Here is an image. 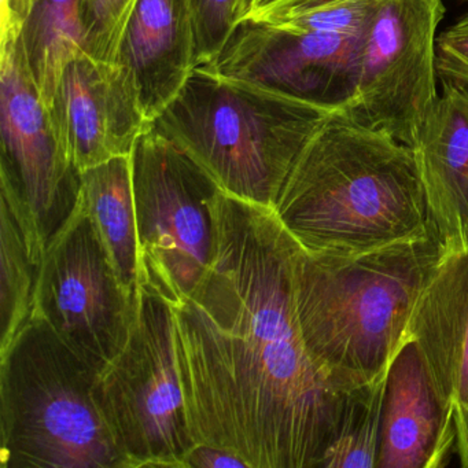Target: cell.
I'll list each match as a JSON object with an SVG mask.
<instances>
[{"mask_svg":"<svg viewBox=\"0 0 468 468\" xmlns=\"http://www.w3.org/2000/svg\"><path fill=\"white\" fill-rule=\"evenodd\" d=\"M457 2H468V0H457Z\"/></svg>","mask_w":468,"mask_h":468,"instance_id":"f1b7e54d","label":"cell"},{"mask_svg":"<svg viewBox=\"0 0 468 468\" xmlns=\"http://www.w3.org/2000/svg\"><path fill=\"white\" fill-rule=\"evenodd\" d=\"M45 253L28 207L0 180V352L31 319Z\"/></svg>","mask_w":468,"mask_h":468,"instance_id":"e0dca14e","label":"cell"},{"mask_svg":"<svg viewBox=\"0 0 468 468\" xmlns=\"http://www.w3.org/2000/svg\"><path fill=\"white\" fill-rule=\"evenodd\" d=\"M336 109L197 67L153 128L224 193L273 209L301 150Z\"/></svg>","mask_w":468,"mask_h":468,"instance_id":"277c9868","label":"cell"},{"mask_svg":"<svg viewBox=\"0 0 468 468\" xmlns=\"http://www.w3.org/2000/svg\"><path fill=\"white\" fill-rule=\"evenodd\" d=\"M136 0H83L84 48L98 61L119 64L120 46Z\"/></svg>","mask_w":468,"mask_h":468,"instance_id":"7402d4cb","label":"cell"},{"mask_svg":"<svg viewBox=\"0 0 468 468\" xmlns=\"http://www.w3.org/2000/svg\"><path fill=\"white\" fill-rule=\"evenodd\" d=\"M430 226L445 253L468 250V89L441 83L412 147Z\"/></svg>","mask_w":468,"mask_h":468,"instance_id":"5bb4252c","label":"cell"},{"mask_svg":"<svg viewBox=\"0 0 468 468\" xmlns=\"http://www.w3.org/2000/svg\"><path fill=\"white\" fill-rule=\"evenodd\" d=\"M388 369L347 391L338 431L320 468H378Z\"/></svg>","mask_w":468,"mask_h":468,"instance_id":"ffe728a7","label":"cell"},{"mask_svg":"<svg viewBox=\"0 0 468 468\" xmlns=\"http://www.w3.org/2000/svg\"><path fill=\"white\" fill-rule=\"evenodd\" d=\"M212 264L171 306L191 434L249 468H320L347 391L306 346L295 305L300 245L271 207L220 190Z\"/></svg>","mask_w":468,"mask_h":468,"instance_id":"6da1fadb","label":"cell"},{"mask_svg":"<svg viewBox=\"0 0 468 468\" xmlns=\"http://www.w3.org/2000/svg\"><path fill=\"white\" fill-rule=\"evenodd\" d=\"M94 393L125 468H185L197 442L180 382L174 314L146 284L139 283L127 342L97 375Z\"/></svg>","mask_w":468,"mask_h":468,"instance_id":"8992f818","label":"cell"},{"mask_svg":"<svg viewBox=\"0 0 468 468\" xmlns=\"http://www.w3.org/2000/svg\"><path fill=\"white\" fill-rule=\"evenodd\" d=\"M380 0H287L264 18L292 32L364 37Z\"/></svg>","mask_w":468,"mask_h":468,"instance_id":"44dd1931","label":"cell"},{"mask_svg":"<svg viewBox=\"0 0 468 468\" xmlns=\"http://www.w3.org/2000/svg\"><path fill=\"white\" fill-rule=\"evenodd\" d=\"M136 292L122 284L80 191L72 215L46 248L32 316L100 374L127 342Z\"/></svg>","mask_w":468,"mask_h":468,"instance_id":"ba28073f","label":"cell"},{"mask_svg":"<svg viewBox=\"0 0 468 468\" xmlns=\"http://www.w3.org/2000/svg\"><path fill=\"white\" fill-rule=\"evenodd\" d=\"M185 468H249L248 464L232 452L207 443H197L183 462Z\"/></svg>","mask_w":468,"mask_h":468,"instance_id":"d4e9b609","label":"cell"},{"mask_svg":"<svg viewBox=\"0 0 468 468\" xmlns=\"http://www.w3.org/2000/svg\"><path fill=\"white\" fill-rule=\"evenodd\" d=\"M139 283L171 306L183 303L212 264L218 239L216 180L154 128L131 153Z\"/></svg>","mask_w":468,"mask_h":468,"instance_id":"52a82bcc","label":"cell"},{"mask_svg":"<svg viewBox=\"0 0 468 468\" xmlns=\"http://www.w3.org/2000/svg\"><path fill=\"white\" fill-rule=\"evenodd\" d=\"M0 180L31 213L45 248L75 210L80 171L43 105L21 39L0 48Z\"/></svg>","mask_w":468,"mask_h":468,"instance_id":"30bf717a","label":"cell"},{"mask_svg":"<svg viewBox=\"0 0 468 468\" xmlns=\"http://www.w3.org/2000/svg\"><path fill=\"white\" fill-rule=\"evenodd\" d=\"M21 42L40 100L50 109L65 68L86 53L83 0H34Z\"/></svg>","mask_w":468,"mask_h":468,"instance_id":"d6986e66","label":"cell"},{"mask_svg":"<svg viewBox=\"0 0 468 468\" xmlns=\"http://www.w3.org/2000/svg\"><path fill=\"white\" fill-rule=\"evenodd\" d=\"M97 375L31 316L0 352V467L125 468L95 397Z\"/></svg>","mask_w":468,"mask_h":468,"instance_id":"5b68a950","label":"cell"},{"mask_svg":"<svg viewBox=\"0 0 468 468\" xmlns=\"http://www.w3.org/2000/svg\"><path fill=\"white\" fill-rule=\"evenodd\" d=\"M443 254L434 231L361 253H311L300 246L294 286L301 331L336 388L352 390L390 368Z\"/></svg>","mask_w":468,"mask_h":468,"instance_id":"3957f363","label":"cell"},{"mask_svg":"<svg viewBox=\"0 0 468 468\" xmlns=\"http://www.w3.org/2000/svg\"><path fill=\"white\" fill-rule=\"evenodd\" d=\"M119 64L135 84L147 122L154 124L197 68L191 0H136Z\"/></svg>","mask_w":468,"mask_h":468,"instance_id":"9a60e30c","label":"cell"},{"mask_svg":"<svg viewBox=\"0 0 468 468\" xmlns=\"http://www.w3.org/2000/svg\"><path fill=\"white\" fill-rule=\"evenodd\" d=\"M80 179L90 215L114 268L122 284L135 294L141 268L131 155L84 169Z\"/></svg>","mask_w":468,"mask_h":468,"instance_id":"ac0fdd59","label":"cell"},{"mask_svg":"<svg viewBox=\"0 0 468 468\" xmlns=\"http://www.w3.org/2000/svg\"><path fill=\"white\" fill-rule=\"evenodd\" d=\"M273 212L311 253H361L432 231L412 147L346 108L301 150Z\"/></svg>","mask_w":468,"mask_h":468,"instance_id":"7a4b0ae2","label":"cell"},{"mask_svg":"<svg viewBox=\"0 0 468 468\" xmlns=\"http://www.w3.org/2000/svg\"><path fill=\"white\" fill-rule=\"evenodd\" d=\"M408 335L443 401L468 405V250L443 254L413 309Z\"/></svg>","mask_w":468,"mask_h":468,"instance_id":"2e32d148","label":"cell"},{"mask_svg":"<svg viewBox=\"0 0 468 468\" xmlns=\"http://www.w3.org/2000/svg\"><path fill=\"white\" fill-rule=\"evenodd\" d=\"M456 454L454 405L443 401L412 339L388 369L378 468H440Z\"/></svg>","mask_w":468,"mask_h":468,"instance_id":"4fadbf2b","label":"cell"},{"mask_svg":"<svg viewBox=\"0 0 468 468\" xmlns=\"http://www.w3.org/2000/svg\"><path fill=\"white\" fill-rule=\"evenodd\" d=\"M48 113L68 157L80 172L131 155L139 138L153 127L127 69L87 53L65 68Z\"/></svg>","mask_w":468,"mask_h":468,"instance_id":"7c38bea8","label":"cell"},{"mask_svg":"<svg viewBox=\"0 0 468 468\" xmlns=\"http://www.w3.org/2000/svg\"><path fill=\"white\" fill-rule=\"evenodd\" d=\"M197 67L209 65L237 26L238 0H191Z\"/></svg>","mask_w":468,"mask_h":468,"instance_id":"603a6c76","label":"cell"},{"mask_svg":"<svg viewBox=\"0 0 468 468\" xmlns=\"http://www.w3.org/2000/svg\"><path fill=\"white\" fill-rule=\"evenodd\" d=\"M287 0H238L237 24L242 20H261Z\"/></svg>","mask_w":468,"mask_h":468,"instance_id":"4316f807","label":"cell"},{"mask_svg":"<svg viewBox=\"0 0 468 468\" xmlns=\"http://www.w3.org/2000/svg\"><path fill=\"white\" fill-rule=\"evenodd\" d=\"M437 67L440 83L468 89V10L438 35Z\"/></svg>","mask_w":468,"mask_h":468,"instance_id":"cb8c5ba5","label":"cell"},{"mask_svg":"<svg viewBox=\"0 0 468 468\" xmlns=\"http://www.w3.org/2000/svg\"><path fill=\"white\" fill-rule=\"evenodd\" d=\"M442 0H380L361 45L353 116L413 147L437 103Z\"/></svg>","mask_w":468,"mask_h":468,"instance_id":"9c48e42d","label":"cell"},{"mask_svg":"<svg viewBox=\"0 0 468 468\" xmlns=\"http://www.w3.org/2000/svg\"><path fill=\"white\" fill-rule=\"evenodd\" d=\"M456 423V456L460 465L468 468V405L454 407Z\"/></svg>","mask_w":468,"mask_h":468,"instance_id":"83f0119b","label":"cell"},{"mask_svg":"<svg viewBox=\"0 0 468 468\" xmlns=\"http://www.w3.org/2000/svg\"><path fill=\"white\" fill-rule=\"evenodd\" d=\"M363 37L284 31L264 21L242 20L204 67L342 108L355 92Z\"/></svg>","mask_w":468,"mask_h":468,"instance_id":"8fae6325","label":"cell"},{"mask_svg":"<svg viewBox=\"0 0 468 468\" xmlns=\"http://www.w3.org/2000/svg\"><path fill=\"white\" fill-rule=\"evenodd\" d=\"M34 0H13L9 7L0 10V48L21 39Z\"/></svg>","mask_w":468,"mask_h":468,"instance_id":"484cf974","label":"cell"}]
</instances>
